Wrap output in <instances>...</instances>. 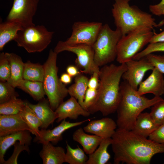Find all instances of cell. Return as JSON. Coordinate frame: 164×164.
Returning a JSON list of instances; mask_svg holds the SVG:
<instances>
[{
    "label": "cell",
    "mask_w": 164,
    "mask_h": 164,
    "mask_svg": "<svg viewBox=\"0 0 164 164\" xmlns=\"http://www.w3.org/2000/svg\"><path fill=\"white\" fill-rule=\"evenodd\" d=\"M111 138L114 164H149L155 155L164 153V144L154 142L132 130L118 128Z\"/></svg>",
    "instance_id": "cell-1"
},
{
    "label": "cell",
    "mask_w": 164,
    "mask_h": 164,
    "mask_svg": "<svg viewBox=\"0 0 164 164\" xmlns=\"http://www.w3.org/2000/svg\"><path fill=\"white\" fill-rule=\"evenodd\" d=\"M127 69L126 63H112L102 67L96 100L88 110L91 114L100 112L104 116L115 113L120 97V81Z\"/></svg>",
    "instance_id": "cell-2"
},
{
    "label": "cell",
    "mask_w": 164,
    "mask_h": 164,
    "mask_svg": "<svg viewBox=\"0 0 164 164\" xmlns=\"http://www.w3.org/2000/svg\"><path fill=\"white\" fill-rule=\"evenodd\" d=\"M120 97L117 109L118 128L132 130L137 118L144 110L163 99L155 96L148 98L139 94L126 82L120 84Z\"/></svg>",
    "instance_id": "cell-3"
},
{
    "label": "cell",
    "mask_w": 164,
    "mask_h": 164,
    "mask_svg": "<svg viewBox=\"0 0 164 164\" xmlns=\"http://www.w3.org/2000/svg\"><path fill=\"white\" fill-rule=\"evenodd\" d=\"M111 9L116 29L122 36L143 27L153 29L159 25L152 15L135 6H131L127 0H114Z\"/></svg>",
    "instance_id": "cell-4"
},
{
    "label": "cell",
    "mask_w": 164,
    "mask_h": 164,
    "mask_svg": "<svg viewBox=\"0 0 164 164\" xmlns=\"http://www.w3.org/2000/svg\"><path fill=\"white\" fill-rule=\"evenodd\" d=\"M57 54L53 50H50L48 58L43 65L45 72L43 82V87L50 105L54 111L68 94V88L61 82L58 75Z\"/></svg>",
    "instance_id": "cell-5"
},
{
    "label": "cell",
    "mask_w": 164,
    "mask_h": 164,
    "mask_svg": "<svg viewBox=\"0 0 164 164\" xmlns=\"http://www.w3.org/2000/svg\"><path fill=\"white\" fill-rule=\"evenodd\" d=\"M122 36L118 29H112L107 24L102 25L92 46L94 61L97 66L102 67L116 59L117 45Z\"/></svg>",
    "instance_id": "cell-6"
},
{
    "label": "cell",
    "mask_w": 164,
    "mask_h": 164,
    "mask_svg": "<svg viewBox=\"0 0 164 164\" xmlns=\"http://www.w3.org/2000/svg\"><path fill=\"white\" fill-rule=\"evenodd\" d=\"M152 29L141 28L122 36L118 43L116 60L120 64L132 60L150 41L154 34Z\"/></svg>",
    "instance_id": "cell-7"
},
{
    "label": "cell",
    "mask_w": 164,
    "mask_h": 164,
    "mask_svg": "<svg viewBox=\"0 0 164 164\" xmlns=\"http://www.w3.org/2000/svg\"><path fill=\"white\" fill-rule=\"evenodd\" d=\"M53 33L43 25L34 24L23 27L14 41L18 46L24 48L29 53L40 52L50 43Z\"/></svg>",
    "instance_id": "cell-8"
},
{
    "label": "cell",
    "mask_w": 164,
    "mask_h": 164,
    "mask_svg": "<svg viewBox=\"0 0 164 164\" xmlns=\"http://www.w3.org/2000/svg\"><path fill=\"white\" fill-rule=\"evenodd\" d=\"M57 54L67 51L75 53L77 57L75 60L77 66L82 69V73L92 75L94 73H99L100 69L94 61V51L92 46L84 44L68 45L64 41L57 43L53 50Z\"/></svg>",
    "instance_id": "cell-9"
},
{
    "label": "cell",
    "mask_w": 164,
    "mask_h": 164,
    "mask_svg": "<svg viewBox=\"0 0 164 164\" xmlns=\"http://www.w3.org/2000/svg\"><path fill=\"white\" fill-rule=\"evenodd\" d=\"M102 25L100 22H75L71 36L64 42L68 45L84 44L93 46Z\"/></svg>",
    "instance_id": "cell-10"
},
{
    "label": "cell",
    "mask_w": 164,
    "mask_h": 164,
    "mask_svg": "<svg viewBox=\"0 0 164 164\" xmlns=\"http://www.w3.org/2000/svg\"><path fill=\"white\" fill-rule=\"evenodd\" d=\"M39 2V0H13L6 21L19 22L23 27L34 25L33 17Z\"/></svg>",
    "instance_id": "cell-11"
},
{
    "label": "cell",
    "mask_w": 164,
    "mask_h": 164,
    "mask_svg": "<svg viewBox=\"0 0 164 164\" xmlns=\"http://www.w3.org/2000/svg\"><path fill=\"white\" fill-rule=\"evenodd\" d=\"M125 63L127 69L122 78L132 88L137 90L146 72L152 70L154 68L146 57L138 60L132 59Z\"/></svg>",
    "instance_id": "cell-12"
},
{
    "label": "cell",
    "mask_w": 164,
    "mask_h": 164,
    "mask_svg": "<svg viewBox=\"0 0 164 164\" xmlns=\"http://www.w3.org/2000/svg\"><path fill=\"white\" fill-rule=\"evenodd\" d=\"M90 120V119H88L80 121L70 122L66 121V119L63 120L59 125L52 129H41L39 135L36 136L34 141L42 144L48 142L56 144L62 139V134L64 132L71 128L81 125Z\"/></svg>",
    "instance_id": "cell-13"
},
{
    "label": "cell",
    "mask_w": 164,
    "mask_h": 164,
    "mask_svg": "<svg viewBox=\"0 0 164 164\" xmlns=\"http://www.w3.org/2000/svg\"><path fill=\"white\" fill-rule=\"evenodd\" d=\"M55 111L57 115V122L67 118L76 120L80 116L87 117L91 114L73 97H70L67 100L62 102Z\"/></svg>",
    "instance_id": "cell-14"
},
{
    "label": "cell",
    "mask_w": 164,
    "mask_h": 164,
    "mask_svg": "<svg viewBox=\"0 0 164 164\" xmlns=\"http://www.w3.org/2000/svg\"><path fill=\"white\" fill-rule=\"evenodd\" d=\"M163 74L154 67L147 78L139 85L137 90L142 95L151 93L155 96L161 97L164 94Z\"/></svg>",
    "instance_id": "cell-15"
},
{
    "label": "cell",
    "mask_w": 164,
    "mask_h": 164,
    "mask_svg": "<svg viewBox=\"0 0 164 164\" xmlns=\"http://www.w3.org/2000/svg\"><path fill=\"white\" fill-rule=\"evenodd\" d=\"M117 127L116 122L112 119L105 117L90 121L83 128L86 132L104 138H111Z\"/></svg>",
    "instance_id": "cell-16"
},
{
    "label": "cell",
    "mask_w": 164,
    "mask_h": 164,
    "mask_svg": "<svg viewBox=\"0 0 164 164\" xmlns=\"http://www.w3.org/2000/svg\"><path fill=\"white\" fill-rule=\"evenodd\" d=\"M27 104L34 112L42 123L41 128L46 129L57 118L55 111L51 108L47 99L43 98L38 103L33 104L26 101Z\"/></svg>",
    "instance_id": "cell-17"
},
{
    "label": "cell",
    "mask_w": 164,
    "mask_h": 164,
    "mask_svg": "<svg viewBox=\"0 0 164 164\" xmlns=\"http://www.w3.org/2000/svg\"><path fill=\"white\" fill-rule=\"evenodd\" d=\"M25 130L31 133L30 128L20 114L0 115V136Z\"/></svg>",
    "instance_id": "cell-18"
},
{
    "label": "cell",
    "mask_w": 164,
    "mask_h": 164,
    "mask_svg": "<svg viewBox=\"0 0 164 164\" xmlns=\"http://www.w3.org/2000/svg\"><path fill=\"white\" fill-rule=\"evenodd\" d=\"M30 132L27 130L17 132L7 135L0 136V163L4 164L5 161L4 159L7 150L14 145L17 141L22 144L29 145L32 137Z\"/></svg>",
    "instance_id": "cell-19"
},
{
    "label": "cell",
    "mask_w": 164,
    "mask_h": 164,
    "mask_svg": "<svg viewBox=\"0 0 164 164\" xmlns=\"http://www.w3.org/2000/svg\"><path fill=\"white\" fill-rule=\"evenodd\" d=\"M39 155L43 164H62L65 162V153L64 149L54 146L50 142L42 144Z\"/></svg>",
    "instance_id": "cell-20"
},
{
    "label": "cell",
    "mask_w": 164,
    "mask_h": 164,
    "mask_svg": "<svg viewBox=\"0 0 164 164\" xmlns=\"http://www.w3.org/2000/svg\"><path fill=\"white\" fill-rule=\"evenodd\" d=\"M83 128H80L73 132V140L79 143L86 154L92 153L97 148L103 138L97 135L85 133Z\"/></svg>",
    "instance_id": "cell-21"
},
{
    "label": "cell",
    "mask_w": 164,
    "mask_h": 164,
    "mask_svg": "<svg viewBox=\"0 0 164 164\" xmlns=\"http://www.w3.org/2000/svg\"><path fill=\"white\" fill-rule=\"evenodd\" d=\"M10 66V76L7 81L15 88L23 80L24 63L21 58L13 53H5Z\"/></svg>",
    "instance_id": "cell-22"
},
{
    "label": "cell",
    "mask_w": 164,
    "mask_h": 164,
    "mask_svg": "<svg viewBox=\"0 0 164 164\" xmlns=\"http://www.w3.org/2000/svg\"><path fill=\"white\" fill-rule=\"evenodd\" d=\"M159 126L152 119L149 113L142 112L137 118L132 130L147 138Z\"/></svg>",
    "instance_id": "cell-23"
},
{
    "label": "cell",
    "mask_w": 164,
    "mask_h": 164,
    "mask_svg": "<svg viewBox=\"0 0 164 164\" xmlns=\"http://www.w3.org/2000/svg\"><path fill=\"white\" fill-rule=\"evenodd\" d=\"M23 26L19 22L7 21L0 24V50L2 51L5 45L15 39L18 32Z\"/></svg>",
    "instance_id": "cell-24"
},
{
    "label": "cell",
    "mask_w": 164,
    "mask_h": 164,
    "mask_svg": "<svg viewBox=\"0 0 164 164\" xmlns=\"http://www.w3.org/2000/svg\"><path fill=\"white\" fill-rule=\"evenodd\" d=\"M112 142V138H103L96 150L89 155L86 164H105L108 163L111 158L108 149Z\"/></svg>",
    "instance_id": "cell-25"
},
{
    "label": "cell",
    "mask_w": 164,
    "mask_h": 164,
    "mask_svg": "<svg viewBox=\"0 0 164 164\" xmlns=\"http://www.w3.org/2000/svg\"><path fill=\"white\" fill-rule=\"evenodd\" d=\"M81 73L75 77L74 83L68 87V94L70 97L75 98L84 108V101L86 92L88 88L89 79Z\"/></svg>",
    "instance_id": "cell-26"
},
{
    "label": "cell",
    "mask_w": 164,
    "mask_h": 164,
    "mask_svg": "<svg viewBox=\"0 0 164 164\" xmlns=\"http://www.w3.org/2000/svg\"><path fill=\"white\" fill-rule=\"evenodd\" d=\"M18 87L29 94L36 101L41 100L46 95L42 82L23 79Z\"/></svg>",
    "instance_id": "cell-27"
},
{
    "label": "cell",
    "mask_w": 164,
    "mask_h": 164,
    "mask_svg": "<svg viewBox=\"0 0 164 164\" xmlns=\"http://www.w3.org/2000/svg\"><path fill=\"white\" fill-rule=\"evenodd\" d=\"M44 73L43 65L33 63L29 60L24 63L23 75L24 80L43 82Z\"/></svg>",
    "instance_id": "cell-28"
},
{
    "label": "cell",
    "mask_w": 164,
    "mask_h": 164,
    "mask_svg": "<svg viewBox=\"0 0 164 164\" xmlns=\"http://www.w3.org/2000/svg\"><path fill=\"white\" fill-rule=\"evenodd\" d=\"M25 106L19 114L31 130V133L35 136L39 135V128L42 123L34 112L27 104L25 101Z\"/></svg>",
    "instance_id": "cell-29"
},
{
    "label": "cell",
    "mask_w": 164,
    "mask_h": 164,
    "mask_svg": "<svg viewBox=\"0 0 164 164\" xmlns=\"http://www.w3.org/2000/svg\"><path fill=\"white\" fill-rule=\"evenodd\" d=\"M66 152L65 162L69 164H86L88 157L83 149L77 145L75 148H72L66 142Z\"/></svg>",
    "instance_id": "cell-30"
},
{
    "label": "cell",
    "mask_w": 164,
    "mask_h": 164,
    "mask_svg": "<svg viewBox=\"0 0 164 164\" xmlns=\"http://www.w3.org/2000/svg\"><path fill=\"white\" fill-rule=\"evenodd\" d=\"M25 101L18 98L0 104V115L19 114L25 106Z\"/></svg>",
    "instance_id": "cell-31"
},
{
    "label": "cell",
    "mask_w": 164,
    "mask_h": 164,
    "mask_svg": "<svg viewBox=\"0 0 164 164\" xmlns=\"http://www.w3.org/2000/svg\"><path fill=\"white\" fill-rule=\"evenodd\" d=\"M15 87L7 81L0 82V104L17 98L19 94Z\"/></svg>",
    "instance_id": "cell-32"
},
{
    "label": "cell",
    "mask_w": 164,
    "mask_h": 164,
    "mask_svg": "<svg viewBox=\"0 0 164 164\" xmlns=\"http://www.w3.org/2000/svg\"><path fill=\"white\" fill-rule=\"evenodd\" d=\"M152 119L159 126L164 123V99L158 102L152 107L149 113Z\"/></svg>",
    "instance_id": "cell-33"
},
{
    "label": "cell",
    "mask_w": 164,
    "mask_h": 164,
    "mask_svg": "<svg viewBox=\"0 0 164 164\" xmlns=\"http://www.w3.org/2000/svg\"><path fill=\"white\" fill-rule=\"evenodd\" d=\"M164 52V42L150 43L143 50L137 54L133 60H138L154 52Z\"/></svg>",
    "instance_id": "cell-34"
},
{
    "label": "cell",
    "mask_w": 164,
    "mask_h": 164,
    "mask_svg": "<svg viewBox=\"0 0 164 164\" xmlns=\"http://www.w3.org/2000/svg\"><path fill=\"white\" fill-rule=\"evenodd\" d=\"M10 76V66L5 53L0 54V80L7 81Z\"/></svg>",
    "instance_id": "cell-35"
},
{
    "label": "cell",
    "mask_w": 164,
    "mask_h": 164,
    "mask_svg": "<svg viewBox=\"0 0 164 164\" xmlns=\"http://www.w3.org/2000/svg\"><path fill=\"white\" fill-rule=\"evenodd\" d=\"M14 145L15 148L12 155L8 160L5 161L4 164H17V158L22 151L26 150L28 152H30L28 145L21 144L19 142H16Z\"/></svg>",
    "instance_id": "cell-36"
},
{
    "label": "cell",
    "mask_w": 164,
    "mask_h": 164,
    "mask_svg": "<svg viewBox=\"0 0 164 164\" xmlns=\"http://www.w3.org/2000/svg\"><path fill=\"white\" fill-rule=\"evenodd\" d=\"M145 57L154 67L156 68L164 74V55L152 53L147 55Z\"/></svg>",
    "instance_id": "cell-37"
},
{
    "label": "cell",
    "mask_w": 164,
    "mask_h": 164,
    "mask_svg": "<svg viewBox=\"0 0 164 164\" xmlns=\"http://www.w3.org/2000/svg\"><path fill=\"white\" fill-rule=\"evenodd\" d=\"M97 94V90L88 88L84 97V108L88 111V109L94 103Z\"/></svg>",
    "instance_id": "cell-38"
},
{
    "label": "cell",
    "mask_w": 164,
    "mask_h": 164,
    "mask_svg": "<svg viewBox=\"0 0 164 164\" xmlns=\"http://www.w3.org/2000/svg\"><path fill=\"white\" fill-rule=\"evenodd\" d=\"M148 137L149 139L154 142L164 144V123L159 125Z\"/></svg>",
    "instance_id": "cell-39"
},
{
    "label": "cell",
    "mask_w": 164,
    "mask_h": 164,
    "mask_svg": "<svg viewBox=\"0 0 164 164\" xmlns=\"http://www.w3.org/2000/svg\"><path fill=\"white\" fill-rule=\"evenodd\" d=\"M150 12L153 14L158 16L162 15L164 9V0H161L159 3L150 5L149 7Z\"/></svg>",
    "instance_id": "cell-40"
},
{
    "label": "cell",
    "mask_w": 164,
    "mask_h": 164,
    "mask_svg": "<svg viewBox=\"0 0 164 164\" xmlns=\"http://www.w3.org/2000/svg\"><path fill=\"white\" fill-rule=\"evenodd\" d=\"M99 73H94L89 79L88 83V88L97 89L99 84Z\"/></svg>",
    "instance_id": "cell-41"
},
{
    "label": "cell",
    "mask_w": 164,
    "mask_h": 164,
    "mask_svg": "<svg viewBox=\"0 0 164 164\" xmlns=\"http://www.w3.org/2000/svg\"><path fill=\"white\" fill-rule=\"evenodd\" d=\"M67 73L72 77H75L80 74L81 72L80 71L77 66L73 65H69L68 66L66 69Z\"/></svg>",
    "instance_id": "cell-42"
},
{
    "label": "cell",
    "mask_w": 164,
    "mask_h": 164,
    "mask_svg": "<svg viewBox=\"0 0 164 164\" xmlns=\"http://www.w3.org/2000/svg\"><path fill=\"white\" fill-rule=\"evenodd\" d=\"M164 42V30L158 34H154L150 43Z\"/></svg>",
    "instance_id": "cell-43"
},
{
    "label": "cell",
    "mask_w": 164,
    "mask_h": 164,
    "mask_svg": "<svg viewBox=\"0 0 164 164\" xmlns=\"http://www.w3.org/2000/svg\"><path fill=\"white\" fill-rule=\"evenodd\" d=\"M72 77L67 73H64L61 74L60 79L61 82L64 84H70L72 80Z\"/></svg>",
    "instance_id": "cell-44"
},
{
    "label": "cell",
    "mask_w": 164,
    "mask_h": 164,
    "mask_svg": "<svg viewBox=\"0 0 164 164\" xmlns=\"http://www.w3.org/2000/svg\"><path fill=\"white\" fill-rule=\"evenodd\" d=\"M162 15H164V9Z\"/></svg>",
    "instance_id": "cell-45"
},
{
    "label": "cell",
    "mask_w": 164,
    "mask_h": 164,
    "mask_svg": "<svg viewBox=\"0 0 164 164\" xmlns=\"http://www.w3.org/2000/svg\"><path fill=\"white\" fill-rule=\"evenodd\" d=\"M128 0V1H129L130 0Z\"/></svg>",
    "instance_id": "cell-46"
},
{
    "label": "cell",
    "mask_w": 164,
    "mask_h": 164,
    "mask_svg": "<svg viewBox=\"0 0 164 164\" xmlns=\"http://www.w3.org/2000/svg\"></svg>",
    "instance_id": "cell-47"
}]
</instances>
